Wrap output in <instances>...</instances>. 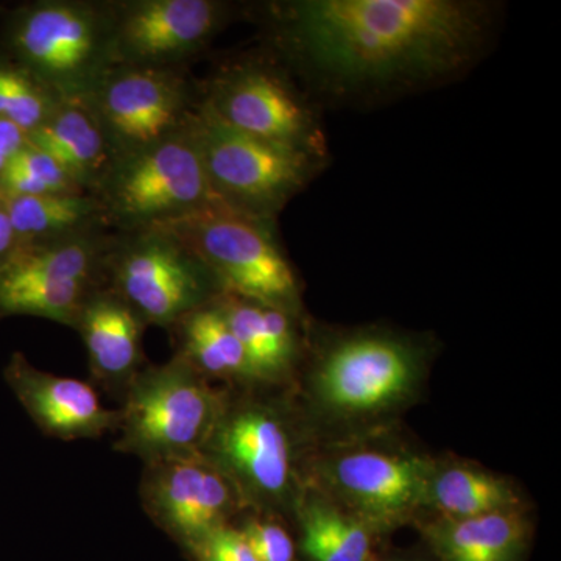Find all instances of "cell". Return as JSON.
I'll list each match as a JSON object with an SVG mask.
<instances>
[{"instance_id":"8","label":"cell","mask_w":561,"mask_h":561,"mask_svg":"<svg viewBox=\"0 0 561 561\" xmlns=\"http://www.w3.org/2000/svg\"><path fill=\"white\" fill-rule=\"evenodd\" d=\"M105 287L116 291L147 327L168 331L224 294L208 265L165 227L114 231Z\"/></svg>"},{"instance_id":"24","label":"cell","mask_w":561,"mask_h":561,"mask_svg":"<svg viewBox=\"0 0 561 561\" xmlns=\"http://www.w3.org/2000/svg\"><path fill=\"white\" fill-rule=\"evenodd\" d=\"M0 206L21 243L111 230L101 202L88 192L36 197L0 192Z\"/></svg>"},{"instance_id":"10","label":"cell","mask_w":561,"mask_h":561,"mask_svg":"<svg viewBox=\"0 0 561 561\" xmlns=\"http://www.w3.org/2000/svg\"><path fill=\"white\" fill-rule=\"evenodd\" d=\"M113 236L101 230L21 243L0 267V320L38 317L73 330L84 302L105 286Z\"/></svg>"},{"instance_id":"14","label":"cell","mask_w":561,"mask_h":561,"mask_svg":"<svg viewBox=\"0 0 561 561\" xmlns=\"http://www.w3.org/2000/svg\"><path fill=\"white\" fill-rule=\"evenodd\" d=\"M201 99L234 130L321 157L323 139L311 110L271 65H232L209 81Z\"/></svg>"},{"instance_id":"19","label":"cell","mask_w":561,"mask_h":561,"mask_svg":"<svg viewBox=\"0 0 561 561\" xmlns=\"http://www.w3.org/2000/svg\"><path fill=\"white\" fill-rule=\"evenodd\" d=\"M416 524L440 561H519L530 538V523L524 507L471 518L430 516Z\"/></svg>"},{"instance_id":"22","label":"cell","mask_w":561,"mask_h":561,"mask_svg":"<svg viewBox=\"0 0 561 561\" xmlns=\"http://www.w3.org/2000/svg\"><path fill=\"white\" fill-rule=\"evenodd\" d=\"M298 557L302 561H373L381 535L311 486L295 505Z\"/></svg>"},{"instance_id":"21","label":"cell","mask_w":561,"mask_h":561,"mask_svg":"<svg viewBox=\"0 0 561 561\" xmlns=\"http://www.w3.org/2000/svg\"><path fill=\"white\" fill-rule=\"evenodd\" d=\"M508 479L456 459H432L423 489V512L434 518L459 519L522 508Z\"/></svg>"},{"instance_id":"28","label":"cell","mask_w":561,"mask_h":561,"mask_svg":"<svg viewBox=\"0 0 561 561\" xmlns=\"http://www.w3.org/2000/svg\"><path fill=\"white\" fill-rule=\"evenodd\" d=\"M184 553L192 561H260L234 524L210 531Z\"/></svg>"},{"instance_id":"5","label":"cell","mask_w":561,"mask_h":561,"mask_svg":"<svg viewBox=\"0 0 561 561\" xmlns=\"http://www.w3.org/2000/svg\"><path fill=\"white\" fill-rule=\"evenodd\" d=\"M10 60L61 102L87 103L113 68L110 2L38 0L7 18Z\"/></svg>"},{"instance_id":"26","label":"cell","mask_w":561,"mask_h":561,"mask_svg":"<svg viewBox=\"0 0 561 561\" xmlns=\"http://www.w3.org/2000/svg\"><path fill=\"white\" fill-rule=\"evenodd\" d=\"M0 192L9 195L81 194L68 173L49 154L25 140L0 171Z\"/></svg>"},{"instance_id":"29","label":"cell","mask_w":561,"mask_h":561,"mask_svg":"<svg viewBox=\"0 0 561 561\" xmlns=\"http://www.w3.org/2000/svg\"><path fill=\"white\" fill-rule=\"evenodd\" d=\"M24 144L25 133L11 122L0 119V157L10 160Z\"/></svg>"},{"instance_id":"11","label":"cell","mask_w":561,"mask_h":561,"mask_svg":"<svg viewBox=\"0 0 561 561\" xmlns=\"http://www.w3.org/2000/svg\"><path fill=\"white\" fill-rule=\"evenodd\" d=\"M164 227L201 256L224 291L300 313V284L275 241L273 225L219 206Z\"/></svg>"},{"instance_id":"30","label":"cell","mask_w":561,"mask_h":561,"mask_svg":"<svg viewBox=\"0 0 561 561\" xmlns=\"http://www.w3.org/2000/svg\"><path fill=\"white\" fill-rule=\"evenodd\" d=\"M20 247V239H18L16 232L13 231L5 210L0 206V267L13 256L14 251Z\"/></svg>"},{"instance_id":"4","label":"cell","mask_w":561,"mask_h":561,"mask_svg":"<svg viewBox=\"0 0 561 561\" xmlns=\"http://www.w3.org/2000/svg\"><path fill=\"white\" fill-rule=\"evenodd\" d=\"M382 431L309 446L302 482L379 535L416 523L432 457L383 440Z\"/></svg>"},{"instance_id":"31","label":"cell","mask_w":561,"mask_h":561,"mask_svg":"<svg viewBox=\"0 0 561 561\" xmlns=\"http://www.w3.org/2000/svg\"><path fill=\"white\" fill-rule=\"evenodd\" d=\"M373 561H415V560L400 559V557H391V559L373 560Z\"/></svg>"},{"instance_id":"3","label":"cell","mask_w":561,"mask_h":561,"mask_svg":"<svg viewBox=\"0 0 561 561\" xmlns=\"http://www.w3.org/2000/svg\"><path fill=\"white\" fill-rule=\"evenodd\" d=\"M309 446L294 393L253 383L227 387L201 454L231 479L249 511L287 522L305 486Z\"/></svg>"},{"instance_id":"20","label":"cell","mask_w":561,"mask_h":561,"mask_svg":"<svg viewBox=\"0 0 561 561\" xmlns=\"http://www.w3.org/2000/svg\"><path fill=\"white\" fill-rule=\"evenodd\" d=\"M25 140L49 154L88 194L98 191L116 162L101 125L84 103H58L47 121L28 133Z\"/></svg>"},{"instance_id":"23","label":"cell","mask_w":561,"mask_h":561,"mask_svg":"<svg viewBox=\"0 0 561 561\" xmlns=\"http://www.w3.org/2000/svg\"><path fill=\"white\" fill-rule=\"evenodd\" d=\"M173 348L206 379L220 386H253L249 359L216 302L190 313L171 331Z\"/></svg>"},{"instance_id":"2","label":"cell","mask_w":561,"mask_h":561,"mask_svg":"<svg viewBox=\"0 0 561 561\" xmlns=\"http://www.w3.org/2000/svg\"><path fill=\"white\" fill-rule=\"evenodd\" d=\"M426 370L419 342L393 332H353L313 359L295 404L308 435L316 426L332 431L328 440L370 434L419 398Z\"/></svg>"},{"instance_id":"15","label":"cell","mask_w":561,"mask_h":561,"mask_svg":"<svg viewBox=\"0 0 561 561\" xmlns=\"http://www.w3.org/2000/svg\"><path fill=\"white\" fill-rule=\"evenodd\" d=\"M114 66L181 68L205 49L228 20L217 0L110 2Z\"/></svg>"},{"instance_id":"1","label":"cell","mask_w":561,"mask_h":561,"mask_svg":"<svg viewBox=\"0 0 561 561\" xmlns=\"http://www.w3.org/2000/svg\"><path fill=\"white\" fill-rule=\"evenodd\" d=\"M276 21L297 57L345 87L440 79L485 31L482 5L460 0H302Z\"/></svg>"},{"instance_id":"12","label":"cell","mask_w":561,"mask_h":561,"mask_svg":"<svg viewBox=\"0 0 561 561\" xmlns=\"http://www.w3.org/2000/svg\"><path fill=\"white\" fill-rule=\"evenodd\" d=\"M198 102L181 68L113 66L84 105L117 160L186 130Z\"/></svg>"},{"instance_id":"7","label":"cell","mask_w":561,"mask_h":561,"mask_svg":"<svg viewBox=\"0 0 561 561\" xmlns=\"http://www.w3.org/2000/svg\"><path fill=\"white\" fill-rule=\"evenodd\" d=\"M92 195L117 232L164 227L224 206L210 190L191 124L172 138L117 158Z\"/></svg>"},{"instance_id":"18","label":"cell","mask_w":561,"mask_h":561,"mask_svg":"<svg viewBox=\"0 0 561 561\" xmlns=\"http://www.w3.org/2000/svg\"><path fill=\"white\" fill-rule=\"evenodd\" d=\"M214 302L241 342L254 382L276 389L291 386L301 357L297 317L228 291Z\"/></svg>"},{"instance_id":"16","label":"cell","mask_w":561,"mask_h":561,"mask_svg":"<svg viewBox=\"0 0 561 561\" xmlns=\"http://www.w3.org/2000/svg\"><path fill=\"white\" fill-rule=\"evenodd\" d=\"M3 378L47 437L62 442L95 440L119 431L121 408H105L90 382L39 370L22 353L11 354Z\"/></svg>"},{"instance_id":"25","label":"cell","mask_w":561,"mask_h":561,"mask_svg":"<svg viewBox=\"0 0 561 561\" xmlns=\"http://www.w3.org/2000/svg\"><path fill=\"white\" fill-rule=\"evenodd\" d=\"M60 102L28 70L10 58L0 60V119L11 122L27 136Z\"/></svg>"},{"instance_id":"27","label":"cell","mask_w":561,"mask_h":561,"mask_svg":"<svg viewBox=\"0 0 561 561\" xmlns=\"http://www.w3.org/2000/svg\"><path fill=\"white\" fill-rule=\"evenodd\" d=\"M286 523L278 516L247 511L232 524L249 542L257 560L298 561L297 541Z\"/></svg>"},{"instance_id":"17","label":"cell","mask_w":561,"mask_h":561,"mask_svg":"<svg viewBox=\"0 0 561 561\" xmlns=\"http://www.w3.org/2000/svg\"><path fill=\"white\" fill-rule=\"evenodd\" d=\"M147 328L138 313L105 286L88 298L73 327L87 350L92 386L119 404L136 376L149 365L142 346Z\"/></svg>"},{"instance_id":"9","label":"cell","mask_w":561,"mask_h":561,"mask_svg":"<svg viewBox=\"0 0 561 561\" xmlns=\"http://www.w3.org/2000/svg\"><path fill=\"white\" fill-rule=\"evenodd\" d=\"M210 190L234 213L273 225L319 158L234 130L198 102L191 119Z\"/></svg>"},{"instance_id":"13","label":"cell","mask_w":561,"mask_h":561,"mask_svg":"<svg viewBox=\"0 0 561 561\" xmlns=\"http://www.w3.org/2000/svg\"><path fill=\"white\" fill-rule=\"evenodd\" d=\"M139 500L183 552L249 511L231 479L203 454L144 463Z\"/></svg>"},{"instance_id":"6","label":"cell","mask_w":561,"mask_h":561,"mask_svg":"<svg viewBox=\"0 0 561 561\" xmlns=\"http://www.w3.org/2000/svg\"><path fill=\"white\" fill-rule=\"evenodd\" d=\"M227 386H217L173 353L165 364L147 365L121 404L114 451L142 463L201 454L219 419Z\"/></svg>"}]
</instances>
